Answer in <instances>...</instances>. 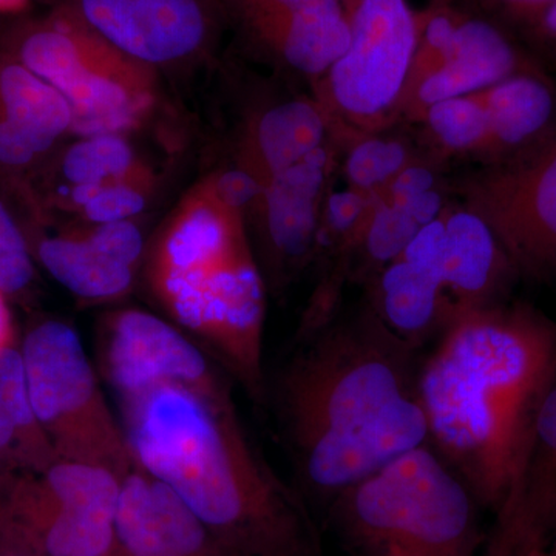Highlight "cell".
<instances>
[{
	"mask_svg": "<svg viewBox=\"0 0 556 556\" xmlns=\"http://www.w3.org/2000/svg\"><path fill=\"white\" fill-rule=\"evenodd\" d=\"M419 121L445 153H489V121L477 93L439 101Z\"/></svg>",
	"mask_w": 556,
	"mask_h": 556,
	"instance_id": "cell-28",
	"label": "cell"
},
{
	"mask_svg": "<svg viewBox=\"0 0 556 556\" xmlns=\"http://www.w3.org/2000/svg\"><path fill=\"white\" fill-rule=\"evenodd\" d=\"M159 302L179 327L222 358L249 396L266 402V281L251 248L170 289Z\"/></svg>",
	"mask_w": 556,
	"mask_h": 556,
	"instance_id": "cell-8",
	"label": "cell"
},
{
	"mask_svg": "<svg viewBox=\"0 0 556 556\" xmlns=\"http://www.w3.org/2000/svg\"><path fill=\"white\" fill-rule=\"evenodd\" d=\"M556 379V324L527 306L453 311L419 368L428 442L495 518Z\"/></svg>",
	"mask_w": 556,
	"mask_h": 556,
	"instance_id": "cell-2",
	"label": "cell"
},
{
	"mask_svg": "<svg viewBox=\"0 0 556 556\" xmlns=\"http://www.w3.org/2000/svg\"><path fill=\"white\" fill-rule=\"evenodd\" d=\"M0 556H38L20 544L0 538Z\"/></svg>",
	"mask_w": 556,
	"mask_h": 556,
	"instance_id": "cell-40",
	"label": "cell"
},
{
	"mask_svg": "<svg viewBox=\"0 0 556 556\" xmlns=\"http://www.w3.org/2000/svg\"><path fill=\"white\" fill-rule=\"evenodd\" d=\"M556 538V379L538 409L525 459L482 556H532Z\"/></svg>",
	"mask_w": 556,
	"mask_h": 556,
	"instance_id": "cell-14",
	"label": "cell"
},
{
	"mask_svg": "<svg viewBox=\"0 0 556 556\" xmlns=\"http://www.w3.org/2000/svg\"><path fill=\"white\" fill-rule=\"evenodd\" d=\"M519 72V54L496 25L460 14L455 40L442 67L428 76L401 112L420 119L430 105L489 89Z\"/></svg>",
	"mask_w": 556,
	"mask_h": 556,
	"instance_id": "cell-18",
	"label": "cell"
},
{
	"mask_svg": "<svg viewBox=\"0 0 556 556\" xmlns=\"http://www.w3.org/2000/svg\"><path fill=\"white\" fill-rule=\"evenodd\" d=\"M58 459L33 409L21 350H0V477L13 468L40 473Z\"/></svg>",
	"mask_w": 556,
	"mask_h": 556,
	"instance_id": "cell-22",
	"label": "cell"
},
{
	"mask_svg": "<svg viewBox=\"0 0 556 556\" xmlns=\"http://www.w3.org/2000/svg\"><path fill=\"white\" fill-rule=\"evenodd\" d=\"M331 121L317 100L280 102L249 123L240 144V167L266 185L274 175L327 144Z\"/></svg>",
	"mask_w": 556,
	"mask_h": 556,
	"instance_id": "cell-20",
	"label": "cell"
},
{
	"mask_svg": "<svg viewBox=\"0 0 556 556\" xmlns=\"http://www.w3.org/2000/svg\"><path fill=\"white\" fill-rule=\"evenodd\" d=\"M35 278L30 244L9 207L0 200V292L24 294Z\"/></svg>",
	"mask_w": 556,
	"mask_h": 556,
	"instance_id": "cell-31",
	"label": "cell"
},
{
	"mask_svg": "<svg viewBox=\"0 0 556 556\" xmlns=\"http://www.w3.org/2000/svg\"><path fill=\"white\" fill-rule=\"evenodd\" d=\"M31 0H0V16L22 13L28 9Z\"/></svg>",
	"mask_w": 556,
	"mask_h": 556,
	"instance_id": "cell-39",
	"label": "cell"
},
{
	"mask_svg": "<svg viewBox=\"0 0 556 556\" xmlns=\"http://www.w3.org/2000/svg\"><path fill=\"white\" fill-rule=\"evenodd\" d=\"M35 475L47 492L65 506L101 521L115 522L123 477L109 468L58 457Z\"/></svg>",
	"mask_w": 556,
	"mask_h": 556,
	"instance_id": "cell-27",
	"label": "cell"
},
{
	"mask_svg": "<svg viewBox=\"0 0 556 556\" xmlns=\"http://www.w3.org/2000/svg\"><path fill=\"white\" fill-rule=\"evenodd\" d=\"M150 172L153 170L139 159L127 135L76 137L61 150L54 163L51 177L56 181V189L51 195L75 189L94 197L104 186Z\"/></svg>",
	"mask_w": 556,
	"mask_h": 556,
	"instance_id": "cell-26",
	"label": "cell"
},
{
	"mask_svg": "<svg viewBox=\"0 0 556 556\" xmlns=\"http://www.w3.org/2000/svg\"><path fill=\"white\" fill-rule=\"evenodd\" d=\"M135 464L244 556H328L308 503L249 438L232 390L159 383L119 397Z\"/></svg>",
	"mask_w": 556,
	"mask_h": 556,
	"instance_id": "cell-3",
	"label": "cell"
},
{
	"mask_svg": "<svg viewBox=\"0 0 556 556\" xmlns=\"http://www.w3.org/2000/svg\"><path fill=\"white\" fill-rule=\"evenodd\" d=\"M371 285L369 308L416 350L434 334L441 336L452 318L444 278L437 269L399 255L376 274Z\"/></svg>",
	"mask_w": 556,
	"mask_h": 556,
	"instance_id": "cell-19",
	"label": "cell"
},
{
	"mask_svg": "<svg viewBox=\"0 0 556 556\" xmlns=\"http://www.w3.org/2000/svg\"><path fill=\"white\" fill-rule=\"evenodd\" d=\"M115 529L121 556H244L222 543L169 485L138 466L123 477Z\"/></svg>",
	"mask_w": 556,
	"mask_h": 556,
	"instance_id": "cell-13",
	"label": "cell"
},
{
	"mask_svg": "<svg viewBox=\"0 0 556 556\" xmlns=\"http://www.w3.org/2000/svg\"><path fill=\"white\" fill-rule=\"evenodd\" d=\"M532 556H556V538L551 546L543 548V551L536 552V554H533Z\"/></svg>",
	"mask_w": 556,
	"mask_h": 556,
	"instance_id": "cell-41",
	"label": "cell"
},
{
	"mask_svg": "<svg viewBox=\"0 0 556 556\" xmlns=\"http://www.w3.org/2000/svg\"><path fill=\"white\" fill-rule=\"evenodd\" d=\"M431 189H437V174L426 164L413 161L391 179L390 185L379 193V197L388 200H404Z\"/></svg>",
	"mask_w": 556,
	"mask_h": 556,
	"instance_id": "cell-35",
	"label": "cell"
},
{
	"mask_svg": "<svg viewBox=\"0 0 556 556\" xmlns=\"http://www.w3.org/2000/svg\"><path fill=\"white\" fill-rule=\"evenodd\" d=\"M2 50L60 91L75 137L129 135L160 109V73L64 11L21 25Z\"/></svg>",
	"mask_w": 556,
	"mask_h": 556,
	"instance_id": "cell-5",
	"label": "cell"
},
{
	"mask_svg": "<svg viewBox=\"0 0 556 556\" xmlns=\"http://www.w3.org/2000/svg\"><path fill=\"white\" fill-rule=\"evenodd\" d=\"M0 119L30 135L47 152L73 135V112L56 89L0 51Z\"/></svg>",
	"mask_w": 556,
	"mask_h": 556,
	"instance_id": "cell-24",
	"label": "cell"
},
{
	"mask_svg": "<svg viewBox=\"0 0 556 556\" xmlns=\"http://www.w3.org/2000/svg\"><path fill=\"white\" fill-rule=\"evenodd\" d=\"M247 249L244 219L219 206L199 185L155 241L149 260L150 289L156 298Z\"/></svg>",
	"mask_w": 556,
	"mask_h": 556,
	"instance_id": "cell-16",
	"label": "cell"
},
{
	"mask_svg": "<svg viewBox=\"0 0 556 556\" xmlns=\"http://www.w3.org/2000/svg\"><path fill=\"white\" fill-rule=\"evenodd\" d=\"M76 229L105 257L124 263L130 268L138 269L139 263L144 257V236L135 219L101 223V225L80 223L79 228Z\"/></svg>",
	"mask_w": 556,
	"mask_h": 556,
	"instance_id": "cell-32",
	"label": "cell"
},
{
	"mask_svg": "<svg viewBox=\"0 0 556 556\" xmlns=\"http://www.w3.org/2000/svg\"><path fill=\"white\" fill-rule=\"evenodd\" d=\"M412 152L397 139L362 135L346 155L345 175L350 188L379 195L399 172L412 164Z\"/></svg>",
	"mask_w": 556,
	"mask_h": 556,
	"instance_id": "cell-29",
	"label": "cell"
},
{
	"mask_svg": "<svg viewBox=\"0 0 556 556\" xmlns=\"http://www.w3.org/2000/svg\"><path fill=\"white\" fill-rule=\"evenodd\" d=\"M36 257L61 287L84 302L123 298L135 283L137 269L105 257L80 236L78 229L42 237Z\"/></svg>",
	"mask_w": 556,
	"mask_h": 556,
	"instance_id": "cell-23",
	"label": "cell"
},
{
	"mask_svg": "<svg viewBox=\"0 0 556 556\" xmlns=\"http://www.w3.org/2000/svg\"><path fill=\"white\" fill-rule=\"evenodd\" d=\"M351 2H353V0H343V3H345V7L350 5Z\"/></svg>",
	"mask_w": 556,
	"mask_h": 556,
	"instance_id": "cell-42",
	"label": "cell"
},
{
	"mask_svg": "<svg viewBox=\"0 0 556 556\" xmlns=\"http://www.w3.org/2000/svg\"><path fill=\"white\" fill-rule=\"evenodd\" d=\"M222 5L225 14H229L243 28L260 21L331 9L345 3L343 0H222Z\"/></svg>",
	"mask_w": 556,
	"mask_h": 556,
	"instance_id": "cell-34",
	"label": "cell"
},
{
	"mask_svg": "<svg viewBox=\"0 0 556 556\" xmlns=\"http://www.w3.org/2000/svg\"><path fill=\"white\" fill-rule=\"evenodd\" d=\"M219 206L244 219L251 208H257L265 185L243 167H233L208 175L200 182Z\"/></svg>",
	"mask_w": 556,
	"mask_h": 556,
	"instance_id": "cell-33",
	"label": "cell"
},
{
	"mask_svg": "<svg viewBox=\"0 0 556 556\" xmlns=\"http://www.w3.org/2000/svg\"><path fill=\"white\" fill-rule=\"evenodd\" d=\"M478 501L427 444L394 457L331 500V521L356 556H479Z\"/></svg>",
	"mask_w": 556,
	"mask_h": 556,
	"instance_id": "cell-4",
	"label": "cell"
},
{
	"mask_svg": "<svg viewBox=\"0 0 556 556\" xmlns=\"http://www.w3.org/2000/svg\"><path fill=\"white\" fill-rule=\"evenodd\" d=\"M53 10L84 25L149 67L185 70L214 53L222 0H51Z\"/></svg>",
	"mask_w": 556,
	"mask_h": 556,
	"instance_id": "cell-9",
	"label": "cell"
},
{
	"mask_svg": "<svg viewBox=\"0 0 556 556\" xmlns=\"http://www.w3.org/2000/svg\"><path fill=\"white\" fill-rule=\"evenodd\" d=\"M412 0H353L350 43L320 79L321 108L358 135L375 134L396 115L431 7Z\"/></svg>",
	"mask_w": 556,
	"mask_h": 556,
	"instance_id": "cell-7",
	"label": "cell"
},
{
	"mask_svg": "<svg viewBox=\"0 0 556 556\" xmlns=\"http://www.w3.org/2000/svg\"><path fill=\"white\" fill-rule=\"evenodd\" d=\"M460 192L492 226L517 273H556V139L525 160L467 178Z\"/></svg>",
	"mask_w": 556,
	"mask_h": 556,
	"instance_id": "cell-10",
	"label": "cell"
},
{
	"mask_svg": "<svg viewBox=\"0 0 556 556\" xmlns=\"http://www.w3.org/2000/svg\"><path fill=\"white\" fill-rule=\"evenodd\" d=\"M496 2L503 3L507 9L517 11V13L538 14L540 16L541 11L546 9L552 0H496Z\"/></svg>",
	"mask_w": 556,
	"mask_h": 556,
	"instance_id": "cell-37",
	"label": "cell"
},
{
	"mask_svg": "<svg viewBox=\"0 0 556 556\" xmlns=\"http://www.w3.org/2000/svg\"><path fill=\"white\" fill-rule=\"evenodd\" d=\"M477 94L489 121V153L532 141L554 113V94L532 73H515Z\"/></svg>",
	"mask_w": 556,
	"mask_h": 556,
	"instance_id": "cell-25",
	"label": "cell"
},
{
	"mask_svg": "<svg viewBox=\"0 0 556 556\" xmlns=\"http://www.w3.org/2000/svg\"><path fill=\"white\" fill-rule=\"evenodd\" d=\"M98 350L102 376L118 397L159 383L208 394L232 390L192 340L148 311L127 308L108 314Z\"/></svg>",
	"mask_w": 556,
	"mask_h": 556,
	"instance_id": "cell-11",
	"label": "cell"
},
{
	"mask_svg": "<svg viewBox=\"0 0 556 556\" xmlns=\"http://www.w3.org/2000/svg\"><path fill=\"white\" fill-rule=\"evenodd\" d=\"M540 21L544 33L556 40V0H552L546 9L541 11Z\"/></svg>",
	"mask_w": 556,
	"mask_h": 556,
	"instance_id": "cell-38",
	"label": "cell"
},
{
	"mask_svg": "<svg viewBox=\"0 0 556 556\" xmlns=\"http://www.w3.org/2000/svg\"><path fill=\"white\" fill-rule=\"evenodd\" d=\"M444 288L453 311L497 305L517 269L492 226L467 204L444 212Z\"/></svg>",
	"mask_w": 556,
	"mask_h": 556,
	"instance_id": "cell-17",
	"label": "cell"
},
{
	"mask_svg": "<svg viewBox=\"0 0 556 556\" xmlns=\"http://www.w3.org/2000/svg\"><path fill=\"white\" fill-rule=\"evenodd\" d=\"M21 356L33 409L58 457L109 468L119 477L137 467L123 424L110 409L72 325L53 318L35 325Z\"/></svg>",
	"mask_w": 556,
	"mask_h": 556,
	"instance_id": "cell-6",
	"label": "cell"
},
{
	"mask_svg": "<svg viewBox=\"0 0 556 556\" xmlns=\"http://www.w3.org/2000/svg\"><path fill=\"white\" fill-rule=\"evenodd\" d=\"M416 351L369 306L299 343L278 375L274 404L306 492L331 501L427 444Z\"/></svg>",
	"mask_w": 556,
	"mask_h": 556,
	"instance_id": "cell-1",
	"label": "cell"
},
{
	"mask_svg": "<svg viewBox=\"0 0 556 556\" xmlns=\"http://www.w3.org/2000/svg\"><path fill=\"white\" fill-rule=\"evenodd\" d=\"M241 30L274 61L320 80L350 43V14L338 5L255 22Z\"/></svg>",
	"mask_w": 556,
	"mask_h": 556,
	"instance_id": "cell-21",
	"label": "cell"
},
{
	"mask_svg": "<svg viewBox=\"0 0 556 556\" xmlns=\"http://www.w3.org/2000/svg\"><path fill=\"white\" fill-rule=\"evenodd\" d=\"M155 186L156 177L153 172L112 182L104 186L80 208L76 217L86 225L135 219L148 207Z\"/></svg>",
	"mask_w": 556,
	"mask_h": 556,
	"instance_id": "cell-30",
	"label": "cell"
},
{
	"mask_svg": "<svg viewBox=\"0 0 556 556\" xmlns=\"http://www.w3.org/2000/svg\"><path fill=\"white\" fill-rule=\"evenodd\" d=\"M0 538L38 556H121L115 522L54 500L35 473L5 482Z\"/></svg>",
	"mask_w": 556,
	"mask_h": 556,
	"instance_id": "cell-15",
	"label": "cell"
},
{
	"mask_svg": "<svg viewBox=\"0 0 556 556\" xmlns=\"http://www.w3.org/2000/svg\"><path fill=\"white\" fill-rule=\"evenodd\" d=\"M332 152L328 142L268 179L258 203L263 277L287 288L316 258Z\"/></svg>",
	"mask_w": 556,
	"mask_h": 556,
	"instance_id": "cell-12",
	"label": "cell"
},
{
	"mask_svg": "<svg viewBox=\"0 0 556 556\" xmlns=\"http://www.w3.org/2000/svg\"><path fill=\"white\" fill-rule=\"evenodd\" d=\"M13 339V324H11V314L7 305V295L0 292V350L11 345Z\"/></svg>",
	"mask_w": 556,
	"mask_h": 556,
	"instance_id": "cell-36",
	"label": "cell"
}]
</instances>
